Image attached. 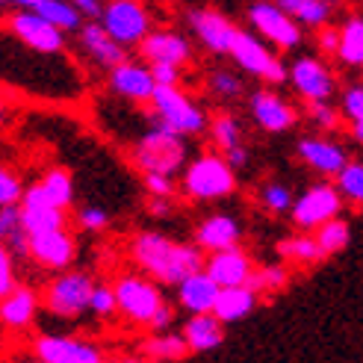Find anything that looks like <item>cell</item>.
Here are the masks:
<instances>
[{"mask_svg": "<svg viewBox=\"0 0 363 363\" xmlns=\"http://www.w3.org/2000/svg\"><path fill=\"white\" fill-rule=\"evenodd\" d=\"M201 251L204 248H198V245L172 242L166 233H154V230L136 233L133 242H130L133 263L145 272V275H151L154 281L169 284V286L184 284L189 275H195V272H201L207 266Z\"/></svg>", "mask_w": 363, "mask_h": 363, "instance_id": "6da1fadb", "label": "cell"}, {"mask_svg": "<svg viewBox=\"0 0 363 363\" xmlns=\"http://www.w3.org/2000/svg\"><path fill=\"white\" fill-rule=\"evenodd\" d=\"M133 166L142 174H177L186 166V136L157 121L148 133L133 145Z\"/></svg>", "mask_w": 363, "mask_h": 363, "instance_id": "7a4b0ae2", "label": "cell"}, {"mask_svg": "<svg viewBox=\"0 0 363 363\" xmlns=\"http://www.w3.org/2000/svg\"><path fill=\"white\" fill-rule=\"evenodd\" d=\"M237 189V172L225 154H201L184 172V192L192 201H222Z\"/></svg>", "mask_w": 363, "mask_h": 363, "instance_id": "3957f363", "label": "cell"}, {"mask_svg": "<svg viewBox=\"0 0 363 363\" xmlns=\"http://www.w3.org/2000/svg\"><path fill=\"white\" fill-rule=\"evenodd\" d=\"M228 57L237 62L240 71H245V74H251V77L266 80L269 86H281V83L289 80V68L269 50V45L260 39V35L251 33V30H240L237 33V39H233V48H230Z\"/></svg>", "mask_w": 363, "mask_h": 363, "instance_id": "277c9868", "label": "cell"}, {"mask_svg": "<svg viewBox=\"0 0 363 363\" xmlns=\"http://www.w3.org/2000/svg\"><path fill=\"white\" fill-rule=\"evenodd\" d=\"M151 110H154V118L157 121L169 124L172 130L184 133V136L204 133L207 127H210L204 110H201V106H195L186 92H180V86H157L154 101H151Z\"/></svg>", "mask_w": 363, "mask_h": 363, "instance_id": "5b68a950", "label": "cell"}, {"mask_svg": "<svg viewBox=\"0 0 363 363\" xmlns=\"http://www.w3.org/2000/svg\"><path fill=\"white\" fill-rule=\"evenodd\" d=\"M92 278L86 272H60L45 289V307L57 319H77L92 301Z\"/></svg>", "mask_w": 363, "mask_h": 363, "instance_id": "8992f818", "label": "cell"}, {"mask_svg": "<svg viewBox=\"0 0 363 363\" xmlns=\"http://www.w3.org/2000/svg\"><path fill=\"white\" fill-rule=\"evenodd\" d=\"M248 24L260 39L275 45L278 50H293L301 45V24L293 15H286L275 0H257V4H251Z\"/></svg>", "mask_w": 363, "mask_h": 363, "instance_id": "52a82bcc", "label": "cell"}, {"mask_svg": "<svg viewBox=\"0 0 363 363\" xmlns=\"http://www.w3.org/2000/svg\"><path fill=\"white\" fill-rule=\"evenodd\" d=\"M98 21L124 48L142 45V39L151 33L148 9H145L139 0H106Z\"/></svg>", "mask_w": 363, "mask_h": 363, "instance_id": "ba28073f", "label": "cell"}, {"mask_svg": "<svg viewBox=\"0 0 363 363\" xmlns=\"http://www.w3.org/2000/svg\"><path fill=\"white\" fill-rule=\"evenodd\" d=\"M342 201H346V198H342V192L337 189V184H313L296 198L289 216H293L296 228L316 230L325 222L337 219V216L342 213Z\"/></svg>", "mask_w": 363, "mask_h": 363, "instance_id": "9c48e42d", "label": "cell"}, {"mask_svg": "<svg viewBox=\"0 0 363 363\" xmlns=\"http://www.w3.org/2000/svg\"><path fill=\"white\" fill-rule=\"evenodd\" d=\"M116 296H118V313L136 325H151L154 313L166 304L160 286L145 275H121L116 281Z\"/></svg>", "mask_w": 363, "mask_h": 363, "instance_id": "30bf717a", "label": "cell"}, {"mask_svg": "<svg viewBox=\"0 0 363 363\" xmlns=\"http://www.w3.org/2000/svg\"><path fill=\"white\" fill-rule=\"evenodd\" d=\"M6 30L15 35L24 48L35 53H60L65 48V33L50 24L45 15L35 9H15L6 15Z\"/></svg>", "mask_w": 363, "mask_h": 363, "instance_id": "8fae6325", "label": "cell"}, {"mask_svg": "<svg viewBox=\"0 0 363 363\" xmlns=\"http://www.w3.org/2000/svg\"><path fill=\"white\" fill-rule=\"evenodd\" d=\"M33 354L39 363H104V352L95 342L65 334H42L33 342Z\"/></svg>", "mask_w": 363, "mask_h": 363, "instance_id": "7c38bea8", "label": "cell"}, {"mask_svg": "<svg viewBox=\"0 0 363 363\" xmlns=\"http://www.w3.org/2000/svg\"><path fill=\"white\" fill-rule=\"evenodd\" d=\"M21 219H24V230L33 237H42V233H53L65 228V210L50 204V198L45 195L42 184H33L21 201Z\"/></svg>", "mask_w": 363, "mask_h": 363, "instance_id": "4fadbf2b", "label": "cell"}, {"mask_svg": "<svg viewBox=\"0 0 363 363\" xmlns=\"http://www.w3.org/2000/svg\"><path fill=\"white\" fill-rule=\"evenodd\" d=\"M298 160L304 162L311 172L322 177H337L342 169L349 166V154L340 142L325 139V136H304L298 142Z\"/></svg>", "mask_w": 363, "mask_h": 363, "instance_id": "5bb4252c", "label": "cell"}, {"mask_svg": "<svg viewBox=\"0 0 363 363\" xmlns=\"http://www.w3.org/2000/svg\"><path fill=\"white\" fill-rule=\"evenodd\" d=\"M289 83L304 101H328L334 95L331 68L316 57H298L289 68Z\"/></svg>", "mask_w": 363, "mask_h": 363, "instance_id": "9a60e30c", "label": "cell"}, {"mask_svg": "<svg viewBox=\"0 0 363 363\" xmlns=\"http://www.w3.org/2000/svg\"><path fill=\"white\" fill-rule=\"evenodd\" d=\"M189 27L192 33L198 35V42H201L210 53H230L233 48V39H237V27H233L230 18H225L222 12L216 9H192L189 12Z\"/></svg>", "mask_w": 363, "mask_h": 363, "instance_id": "2e32d148", "label": "cell"}, {"mask_svg": "<svg viewBox=\"0 0 363 363\" xmlns=\"http://www.w3.org/2000/svg\"><path fill=\"white\" fill-rule=\"evenodd\" d=\"M110 89H113L118 98H124V101L151 104L154 101V92H157V80L151 74V65L124 60L121 65H116L110 71Z\"/></svg>", "mask_w": 363, "mask_h": 363, "instance_id": "e0dca14e", "label": "cell"}, {"mask_svg": "<svg viewBox=\"0 0 363 363\" xmlns=\"http://www.w3.org/2000/svg\"><path fill=\"white\" fill-rule=\"evenodd\" d=\"M74 257H77V242L65 228L30 240V260H35L48 272H65L74 263Z\"/></svg>", "mask_w": 363, "mask_h": 363, "instance_id": "ac0fdd59", "label": "cell"}, {"mask_svg": "<svg viewBox=\"0 0 363 363\" xmlns=\"http://www.w3.org/2000/svg\"><path fill=\"white\" fill-rule=\"evenodd\" d=\"M248 110H251V118L257 121V127L266 133H284L289 127H296V121H298V113L293 106H289L278 92H269V89L251 95Z\"/></svg>", "mask_w": 363, "mask_h": 363, "instance_id": "d6986e66", "label": "cell"}, {"mask_svg": "<svg viewBox=\"0 0 363 363\" xmlns=\"http://www.w3.org/2000/svg\"><path fill=\"white\" fill-rule=\"evenodd\" d=\"M139 57L145 62H172L184 68L192 60V45L186 35L169 33V30H151L139 45Z\"/></svg>", "mask_w": 363, "mask_h": 363, "instance_id": "ffe728a7", "label": "cell"}, {"mask_svg": "<svg viewBox=\"0 0 363 363\" xmlns=\"http://www.w3.org/2000/svg\"><path fill=\"white\" fill-rule=\"evenodd\" d=\"M204 272L222 289L225 286H245L248 278L254 275V263H251V257L242 248L233 245V248H225V251H213Z\"/></svg>", "mask_w": 363, "mask_h": 363, "instance_id": "44dd1931", "label": "cell"}, {"mask_svg": "<svg viewBox=\"0 0 363 363\" xmlns=\"http://www.w3.org/2000/svg\"><path fill=\"white\" fill-rule=\"evenodd\" d=\"M80 35V45H83V50L92 57L101 68H116V65H121L124 60H127V48L124 45H118L110 33L104 30V24L101 21H92V24H83V30L77 33Z\"/></svg>", "mask_w": 363, "mask_h": 363, "instance_id": "7402d4cb", "label": "cell"}, {"mask_svg": "<svg viewBox=\"0 0 363 363\" xmlns=\"http://www.w3.org/2000/svg\"><path fill=\"white\" fill-rule=\"evenodd\" d=\"M219 293H222V286L216 284L204 269L189 275L184 284H177V301L189 313H213L216 301H219Z\"/></svg>", "mask_w": 363, "mask_h": 363, "instance_id": "603a6c76", "label": "cell"}, {"mask_svg": "<svg viewBox=\"0 0 363 363\" xmlns=\"http://www.w3.org/2000/svg\"><path fill=\"white\" fill-rule=\"evenodd\" d=\"M35 313H39V296H35L33 286H21L18 284L9 296H4L0 301V322L9 331H27Z\"/></svg>", "mask_w": 363, "mask_h": 363, "instance_id": "cb8c5ba5", "label": "cell"}, {"mask_svg": "<svg viewBox=\"0 0 363 363\" xmlns=\"http://www.w3.org/2000/svg\"><path fill=\"white\" fill-rule=\"evenodd\" d=\"M240 242V225L228 213H216L195 228V245L204 251H225Z\"/></svg>", "mask_w": 363, "mask_h": 363, "instance_id": "d4e9b609", "label": "cell"}, {"mask_svg": "<svg viewBox=\"0 0 363 363\" xmlns=\"http://www.w3.org/2000/svg\"><path fill=\"white\" fill-rule=\"evenodd\" d=\"M189 342V352L201 354V352H213L222 346L225 340V322L216 313H192V319L184 325L180 331Z\"/></svg>", "mask_w": 363, "mask_h": 363, "instance_id": "484cf974", "label": "cell"}, {"mask_svg": "<svg viewBox=\"0 0 363 363\" xmlns=\"http://www.w3.org/2000/svg\"><path fill=\"white\" fill-rule=\"evenodd\" d=\"M257 296L260 293H254L251 286H225L219 293V301H216L213 313L219 316L225 325L240 322L254 311V307H257Z\"/></svg>", "mask_w": 363, "mask_h": 363, "instance_id": "4316f807", "label": "cell"}, {"mask_svg": "<svg viewBox=\"0 0 363 363\" xmlns=\"http://www.w3.org/2000/svg\"><path fill=\"white\" fill-rule=\"evenodd\" d=\"M275 4L286 15H293L301 27H313V30L328 27L331 6L325 4V0H275Z\"/></svg>", "mask_w": 363, "mask_h": 363, "instance_id": "83f0119b", "label": "cell"}, {"mask_svg": "<svg viewBox=\"0 0 363 363\" xmlns=\"http://www.w3.org/2000/svg\"><path fill=\"white\" fill-rule=\"evenodd\" d=\"M142 352L154 363H174V360H184L189 354V342L184 334H160V337L145 340Z\"/></svg>", "mask_w": 363, "mask_h": 363, "instance_id": "f1b7e54d", "label": "cell"}, {"mask_svg": "<svg viewBox=\"0 0 363 363\" xmlns=\"http://www.w3.org/2000/svg\"><path fill=\"white\" fill-rule=\"evenodd\" d=\"M35 12L45 15L50 24H57L62 33H80L83 30V12L71 0H39Z\"/></svg>", "mask_w": 363, "mask_h": 363, "instance_id": "f546056e", "label": "cell"}, {"mask_svg": "<svg viewBox=\"0 0 363 363\" xmlns=\"http://www.w3.org/2000/svg\"><path fill=\"white\" fill-rule=\"evenodd\" d=\"M278 254L286 263H301V266H313V263L325 260V251L319 248L316 237H307V233H298V237H284L278 242Z\"/></svg>", "mask_w": 363, "mask_h": 363, "instance_id": "4dcf8cb0", "label": "cell"}, {"mask_svg": "<svg viewBox=\"0 0 363 363\" xmlns=\"http://www.w3.org/2000/svg\"><path fill=\"white\" fill-rule=\"evenodd\" d=\"M337 60L342 65H360L363 68V18H349L346 24L340 27V53Z\"/></svg>", "mask_w": 363, "mask_h": 363, "instance_id": "1f68e13d", "label": "cell"}, {"mask_svg": "<svg viewBox=\"0 0 363 363\" xmlns=\"http://www.w3.org/2000/svg\"><path fill=\"white\" fill-rule=\"evenodd\" d=\"M39 184H42L45 195L50 198V204H57L62 210L74 204V177H71L68 169H50Z\"/></svg>", "mask_w": 363, "mask_h": 363, "instance_id": "d6a6232c", "label": "cell"}, {"mask_svg": "<svg viewBox=\"0 0 363 363\" xmlns=\"http://www.w3.org/2000/svg\"><path fill=\"white\" fill-rule=\"evenodd\" d=\"M210 139L222 154H228L230 148L242 145V124L237 121V116H230V113L213 116L210 118Z\"/></svg>", "mask_w": 363, "mask_h": 363, "instance_id": "836d02e7", "label": "cell"}, {"mask_svg": "<svg viewBox=\"0 0 363 363\" xmlns=\"http://www.w3.org/2000/svg\"><path fill=\"white\" fill-rule=\"evenodd\" d=\"M352 240V230H349V222L346 219H331V222H325L322 228H316V242L319 248L325 251V257H331V254H340L342 248L349 245Z\"/></svg>", "mask_w": 363, "mask_h": 363, "instance_id": "e575fe53", "label": "cell"}, {"mask_svg": "<svg viewBox=\"0 0 363 363\" xmlns=\"http://www.w3.org/2000/svg\"><path fill=\"white\" fill-rule=\"evenodd\" d=\"M286 284H289V272H286V266L272 263V266L254 269V275L248 278L245 286H251L254 293H281Z\"/></svg>", "mask_w": 363, "mask_h": 363, "instance_id": "d590c367", "label": "cell"}, {"mask_svg": "<svg viewBox=\"0 0 363 363\" xmlns=\"http://www.w3.org/2000/svg\"><path fill=\"white\" fill-rule=\"evenodd\" d=\"M257 201L263 210L269 213H289L293 210V189L278 184V180H266V184L257 189Z\"/></svg>", "mask_w": 363, "mask_h": 363, "instance_id": "8d00e7d4", "label": "cell"}, {"mask_svg": "<svg viewBox=\"0 0 363 363\" xmlns=\"http://www.w3.org/2000/svg\"><path fill=\"white\" fill-rule=\"evenodd\" d=\"M337 189L352 204H363V162H352L337 174Z\"/></svg>", "mask_w": 363, "mask_h": 363, "instance_id": "74e56055", "label": "cell"}, {"mask_svg": "<svg viewBox=\"0 0 363 363\" xmlns=\"http://www.w3.org/2000/svg\"><path fill=\"white\" fill-rule=\"evenodd\" d=\"M207 89L216 101H237L242 95V80L230 74V71H210Z\"/></svg>", "mask_w": 363, "mask_h": 363, "instance_id": "f35d334b", "label": "cell"}, {"mask_svg": "<svg viewBox=\"0 0 363 363\" xmlns=\"http://www.w3.org/2000/svg\"><path fill=\"white\" fill-rule=\"evenodd\" d=\"M340 113L342 110L331 106L328 101H307V106H304L307 121H311L313 127H319V130H325V133H331L340 127Z\"/></svg>", "mask_w": 363, "mask_h": 363, "instance_id": "ab89813d", "label": "cell"}, {"mask_svg": "<svg viewBox=\"0 0 363 363\" xmlns=\"http://www.w3.org/2000/svg\"><path fill=\"white\" fill-rule=\"evenodd\" d=\"M89 311H92L98 319H110L118 313V296H116V286L110 284H95L92 289V301H89Z\"/></svg>", "mask_w": 363, "mask_h": 363, "instance_id": "60d3db41", "label": "cell"}, {"mask_svg": "<svg viewBox=\"0 0 363 363\" xmlns=\"http://www.w3.org/2000/svg\"><path fill=\"white\" fill-rule=\"evenodd\" d=\"M24 195H27V189L21 184V177H18L15 172H9V169H0V207L21 204Z\"/></svg>", "mask_w": 363, "mask_h": 363, "instance_id": "b9f144b4", "label": "cell"}, {"mask_svg": "<svg viewBox=\"0 0 363 363\" xmlns=\"http://www.w3.org/2000/svg\"><path fill=\"white\" fill-rule=\"evenodd\" d=\"M340 110L352 124L354 121H363V86H349L346 92L340 98Z\"/></svg>", "mask_w": 363, "mask_h": 363, "instance_id": "7bdbcfd3", "label": "cell"}, {"mask_svg": "<svg viewBox=\"0 0 363 363\" xmlns=\"http://www.w3.org/2000/svg\"><path fill=\"white\" fill-rule=\"evenodd\" d=\"M77 225L83 230H104L106 225H110V213H106L104 207H95V204H86L77 210Z\"/></svg>", "mask_w": 363, "mask_h": 363, "instance_id": "ee69618b", "label": "cell"}, {"mask_svg": "<svg viewBox=\"0 0 363 363\" xmlns=\"http://www.w3.org/2000/svg\"><path fill=\"white\" fill-rule=\"evenodd\" d=\"M24 230V219H21V204H15V207H0V237L12 240L15 233H21Z\"/></svg>", "mask_w": 363, "mask_h": 363, "instance_id": "f6af8a7d", "label": "cell"}, {"mask_svg": "<svg viewBox=\"0 0 363 363\" xmlns=\"http://www.w3.org/2000/svg\"><path fill=\"white\" fill-rule=\"evenodd\" d=\"M15 286V254L9 248H0V296H9Z\"/></svg>", "mask_w": 363, "mask_h": 363, "instance_id": "bcb514c9", "label": "cell"}, {"mask_svg": "<svg viewBox=\"0 0 363 363\" xmlns=\"http://www.w3.org/2000/svg\"><path fill=\"white\" fill-rule=\"evenodd\" d=\"M142 180H145V189H148L151 198H172V192H174L169 174H142Z\"/></svg>", "mask_w": 363, "mask_h": 363, "instance_id": "7dc6e473", "label": "cell"}, {"mask_svg": "<svg viewBox=\"0 0 363 363\" xmlns=\"http://www.w3.org/2000/svg\"><path fill=\"white\" fill-rule=\"evenodd\" d=\"M316 48H319L322 57H337V53H340V30L322 27L316 33Z\"/></svg>", "mask_w": 363, "mask_h": 363, "instance_id": "c3c4849f", "label": "cell"}, {"mask_svg": "<svg viewBox=\"0 0 363 363\" xmlns=\"http://www.w3.org/2000/svg\"><path fill=\"white\" fill-rule=\"evenodd\" d=\"M151 74L157 86H180V65L172 62H151Z\"/></svg>", "mask_w": 363, "mask_h": 363, "instance_id": "681fc988", "label": "cell"}, {"mask_svg": "<svg viewBox=\"0 0 363 363\" xmlns=\"http://www.w3.org/2000/svg\"><path fill=\"white\" fill-rule=\"evenodd\" d=\"M172 319H174V311H172L169 304H162L160 311L154 313V319H151V325H148V328H151V331H157V334H162V331H166L169 325H172Z\"/></svg>", "mask_w": 363, "mask_h": 363, "instance_id": "f907efd6", "label": "cell"}, {"mask_svg": "<svg viewBox=\"0 0 363 363\" xmlns=\"http://www.w3.org/2000/svg\"><path fill=\"white\" fill-rule=\"evenodd\" d=\"M172 210H174L172 198H151V201H148V213L154 216V219H166Z\"/></svg>", "mask_w": 363, "mask_h": 363, "instance_id": "816d5d0a", "label": "cell"}, {"mask_svg": "<svg viewBox=\"0 0 363 363\" xmlns=\"http://www.w3.org/2000/svg\"><path fill=\"white\" fill-rule=\"evenodd\" d=\"M225 160L230 162V169H233V172H240V169L248 166V151L242 148V145H237V148H230V151L225 154Z\"/></svg>", "mask_w": 363, "mask_h": 363, "instance_id": "f5cc1de1", "label": "cell"}, {"mask_svg": "<svg viewBox=\"0 0 363 363\" xmlns=\"http://www.w3.org/2000/svg\"><path fill=\"white\" fill-rule=\"evenodd\" d=\"M86 18H101V12H104V4L101 0H71Z\"/></svg>", "mask_w": 363, "mask_h": 363, "instance_id": "db71d44e", "label": "cell"}, {"mask_svg": "<svg viewBox=\"0 0 363 363\" xmlns=\"http://www.w3.org/2000/svg\"><path fill=\"white\" fill-rule=\"evenodd\" d=\"M4 6H15V9H35L39 0H0Z\"/></svg>", "mask_w": 363, "mask_h": 363, "instance_id": "11a10c76", "label": "cell"}, {"mask_svg": "<svg viewBox=\"0 0 363 363\" xmlns=\"http://www.w3.org/2000/svg\"><path fill=\"white\" fill-rule=\"evenodd\" d=\"M352 139L363 145V121H354V124H352Z\"/></svg>", "mask_w": 363, "mask_h": 363, "instance_id": "9f6ffc18", "label": "cell"}, {"mask_svg": "<svg viewBox=\"0 0 363 363\" xmlns=\"http://www.w3.org/2000/svg\"><path fill=\"white\" fill-rule=\"evenodd\" d=\"M118 363H154L151 357H127V360H118Z\"/></svg>", "mask_w": 363, "mask_h": 363, "instance_id": "6f0895ef", "label": "cell"}, {"mask_svg": "<svg viewBox=\"0 0 363 363\" xmlns=\"http://www.w3.org/2000/svg\"><path fill=\"white\" fill-rule=\"evenodd\" d=\"M325 4H328L331 9H337V6H342V0H325Z\"/></svg>", "mask_w": 363, "mask_h": 363, "instance_id": "680465c9", "label": "cell"}]
</instances>
